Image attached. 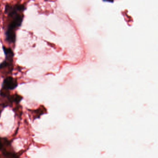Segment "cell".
<instances>
[{
    "instance_id": "obj_2",
    "label": "cell",
    "mask_w": 158,
    "mask_h": 158,
    "mask_svg": "<svg viewBox=\"0 0 158 158\" xmlns=\"http://www.w3.org/2000/svg\"><path fill=\"white\" fill-rule=\"evenodd\" d=\"M11 17L13 18V19L9 24L8 29L14 30L15 28L19 27L21 25L23 20V17L20 15H18L17 13L13 15Z\"/></svg>"
},
{
    "instance_id": "obj_1",
    "label": "cell",
    "mask_w": 158,
    "mask_h": 158,
    "mask_svg": "<svg viewBox=\"0 0 158 158\" xmlns=\"http://www.w3.org/2000/svg\"><path fill=\"white\" fill-rule=\"evenodd\" d=\"M18 84L16 79L11 77H8L5 79L2 84V89L8 91L14 90L17 86Z\"/></svg>"
},
{
    "instance_id": "obj_5",
    "label": "cell",
    "mask_w": 158,
    "mask_h": 158,
    "mask_svg": "<svg viewBox=\"0 0 158 158\" xmlns=\"http://www.w3.org/2000/svg\"><path fill=\"white\" fill-rule=\"evenodd\" d=\"M22 97L18 95L15 94L12 96H10L9 98V100L14 102L19 103L22 99Z\"/></svg>"
},
{
    "instance_id": "obj_4",
    "label": "cell",
    "mask_w": 158,
    "mask_h": 158,
    "mask_svg": "<svg viewBox=\"0 0 158 158\" xmlns=\"http://www.w3.org/2000/svg\"><path fill=\"white\" fill-rule=\"evenodd\" d=\"M3 48H4L5 54L6 55V57H7V60H8V61H10V62H11L13 57L14 56V53H13L12 51L10 48H6V47H4V46Z\"/></svg>"
},
{
    "instance_id": "obj_8",
    "label": "cell",
    "mask_w": 158,
    "mask_h": 158,
    "mask_svg": "<svg viewBox=\"0 0 158 158\" xmlns=\"http://www.w3.org/2000/svg\"><path fill=\"white\" fill-rule=\"evenodd\" d=\"M1 110H0V117H1Z\"/></svg>"
},
{
    "instance_id": "obj_6",
    "label": "cell",
    "mask_w": 158,
    "mask_h": 158,
    "mask_svg": "<svg viewBox=\"0 0 158 158\" xmlns=\"http://www.w3.org/2000/svg\"><path fill=\"white\" fill-rule=\"evenodd\" d=\"M9 62H8L7 61H4V62L0 64V69L4 68L6 67V66L9 65Z\"/></svg>"
},
{
    "instance_id": "obj_3",
    "label": "cell",
    "mask_w": 158,
    "mask_h": 158,
    "mask_svg": "<svg viewBox=\"0 0 158 158\" xmlns=\"http://www.w3.org/2000/svg\"><path fill=\"white\" fill-rule=\"evenodd\" d=\"M6 39L9 42H15V31L8 29L6 33Z\"/></svg>"
},
{
    "instance_id": "obj_7",
    "label": "cell",
    "mask_w": 158,
    "mask_h": 158,
    "mask_svg": "<svg viewBox=\"0 0 158 158\" xmlns=\"http://www.w3.org/2000/svg\"><path fill=\"white\" fill-rule=\"evenodd\" d=\"M3 147H4V144H3L2 140L1 138H0V150H1L3 148Z\"/></svg>"
}]
</instances>
